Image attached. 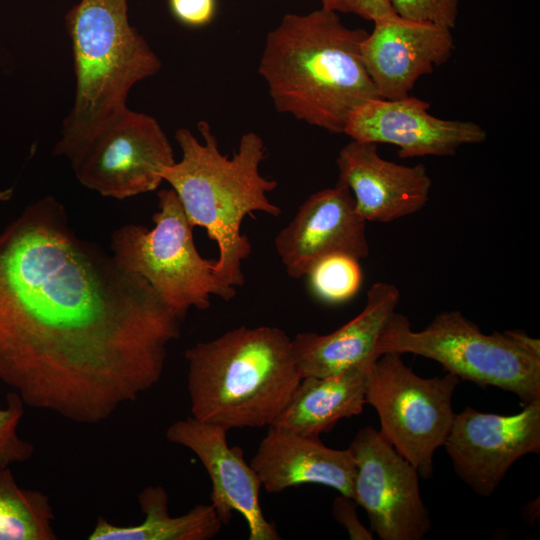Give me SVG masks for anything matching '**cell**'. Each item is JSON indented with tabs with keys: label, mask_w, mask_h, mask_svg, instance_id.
I'll return each mask as SVG.
<instances>
[{
	"label": "cell",
	"mask_w": 540,
	"mask_h": 540,
	"mask_svg": "<svg viewBox=\"0 0 540 540\" xmlns=\"http://www.w3.org/2000/svg\"><path fill=\"white\" fill-rule=\"evenodd\" d=\"M183 319L80 238L46 196L0 233V382L25 405L97 424L162 377Z\"/></svg>",
	"instance_id": "obj_1"
},
{
	"label": "cell",
	"mask_w": 540,
	"mask_h": 540,
	"mask_svg": "<svg viewBox=\"0 0 540 540\" xmlns=\"http://www.w3.org/2000/svg\"><path fill=\"white\" fill-rule=\"evenodd\" d=\"M366 35L322 7L285 14L268 33L258 68L276 110L343 133L358 106L380 98L361 57Z\"/></svg>",
	"instance_id": "obj_2"
},
{
	"label": "cell",
	"mask_w": 540,
	"mask_h": 540,
	"mask_svg": "<svg viewBox=\"0 0 540 540\" xmlns=\"http://www.w3.org/2000/svg\"><path fill=\"white\" fill-rule=\"evenodd\" d=\"M197 128L203 142L186 128L176 131L182 158L164 168L162 179L177 194L189 223L203 227L217 243L214 275L233 287L243 286L242 262L250 256L252 247L241 234V224L245 216L257 211L281 215L279 206L267 197L277 182L259 172L266 147L257 133H244L238 150L229 158L220 152L206 121H200Z\"/></svg>",
	"instance_id": "obj_3"
},
{
	"label": "cell",
	"mask_w": 540,
	"mask_h": 540,
	"mask_svg": "<svg viewBox=\"0 0 540 540\" xmlns=\"http://www.w3.org/2000/svg\"><path fill=\"white\" fill-rule=\"evenodd\" d=\"M191 416L232 428L270 427L302 377L292 339L271 326H240L184 354Z\"/></svg>",
	"instance_id": "obj_4"
},
{
	"label": "cell",
	"mask_w": 540,
	"mask_h": 540,
	"mask_svg": "<svg viewBox=\"0 0 540 540\" xmlns=\"http://www.w3.org/2000/svg\"><path fill=\"white\" fill-rule=\"evenodd\" d=\"M75 75L73 105L53 154L71 160L95 132L127 107L141 80L161 61L129 23L127 0H80L65 15Z\"/></svg>",
	"instance_id": "obj_5"
},
{
	"label": "cell",
	"mask_w": 540,
	"mask_h": 540,
	"mask_svg": "<svg viewBox=\"0 0 540 540\" xmlns=\"http://www.w3.org/2000/svg\"><path fill=\"white\" fill-rule=\"evenodd\" d=\"M377 350L380 355L411 353L432 359L460 380L514 393L523 406L540 400V357L507 331L483 333L458 310L439 313L421 331H413L408 318L395 312Z\"/></svg>",
	"instance_id": "obj_6"
},
{
	"label": "cell",
	"mask_w": 540,
	"mask_h": 540,
	"mask_svg": "<svg viewBox=\"0 0 540 540\" xmlns=\"http://www.w3.org/2000/svg\"><path fill=\"white\" fill-rule=\"evenodd\" d=\"M158 207L152 229L126 224L113 232L115 260L148 281L183 320L192 307L208 309L211 295L225 301L235 297V287L214 275L213 260L197 251L193 226L173 189L158 192Z\"/></svg>",
	"instance_id": "obj_7"
},
{
	"label": "cell",
	"mask_w": 540,
	"mask_h": 540,
	"mask_svg": "<svg viewBox=\"0 0 540 540\" xmlns=\"http://www.w3.org/2000/svg\"><path fill=\"white\" fill-rule=\"evenodd\" d=\"M460 381L451 373L420 377L397 353L382 354L368 371L365 403L378 413L380 432L422 478L433 476L434 453L451 429Z\"/></svg>",
	"instance_id": "obj_8"
},
{
	"label": "cell",
	"mask_w": 540,
	"mask_h": 540,
	"mask_svg": "<svg viewBox=\"0 0 540 540\" xmlns=\"http://www.w3.org/2000/svg\"><path fill=\"white\" fill-rule=\"evenodd\" d=\"M70 162L80 184L122 200L156 190L164 168L175 159L158 121L126 107L108 119Z\"/></svg>",
	"instance_id": "obj_9"
},
{
	"label": "cell",
	"mask_w": 540,
	"mask_h": 540,
	"mask_svg": "<svg viewBox=\"0 0 540 540\" xmlns=\"http://www.w3.org/2000/svg\"><path fill=\"white\" fill-rule=\"evenodd\" d=\"M356 465L354 496L371 530L382 540H420L432 522L420 494L419 474L387 438L371 426L350 443Z\"/></svg>",
	"instance_id": "obj_10"
},
{
	"label": "cell",
	"mask_w": 540,
	"mask_h": 540,
	"mask_svg": "<svg viewBox=\"0 0 540 540\" xmlns=\"http://www.w3.org/2000/svg\"><path fill=\"white\" fill-rule=\"evenodd\" d=\"M513 415L472 407L455 414L444 447L458 477L478 495L490 497L509 468L540 453V400Z\"/></svg>",
	"instance_id": "obj_11"
},
{
	"label": "cell",
	"mask_w": 540,
	"mask_h": 540,
	"mask_svg": "<svg viewBox=\"0 0 540 540\" xmlns=\"http://www.w3.org/2000/svg\"><path fill=\"white\" fill-rule=\"evenodd\" d=\"M429 107L410 95L370 99L351 113L343 133L351 140L395 145L400 158L453 156L463 145L486 140L487 131L479 124L437 118Z\"/></svg>",
	"instance_id": "obj_12"
},
{
	"label": "cell",
	"mask_w": 540,
	"mask_h": 540,
	"mask_svg": "<svg viewBox=\"0 0 540 540\" xmlns=\"http://www.w3.org/2000/svg\"><path fill=\"white\" fill-rule=\"evenodd\" d=\"M225 428L193 416L173 422L166 430L169 442L192 451L207 471L212 484L211 505L223 524L240 513L249 530V540H280L276 526L260 506L261 481L239 446L230 447Z\"/></svg>",
	"instance_id": "obj_13"
},
{
	"label": "cell",
	"mask_w": 540,
	"mask_h": 540,
	"mask_svg": "<svg viewBox=\"0 0 540 540\" xmlns=\"http://www.w3.org/2000/svg\"><path fill=\"white\" fill-rule=\"evenodd\" d=\"M274 245L286 273L294 279L307 276L330 255L347 254L359 260L369 255L366 221L350 190L339 183L309 196Z\"/></svg>",
	"instance_id": "obj_14"
},
{
	"label": "cell",
	"mask_w": 540,
	"mask_h": 540,
	"mask_svg": "<svg viewBox=\"0 0 540 540\" xmlns=\"http://www.w3.org/2000/svg\"><path fill=\"white\" fill-rule=\"evenodd\" d=\"M451 29L398 15L374 22L361 42L363 64L377 94L383 99L409 95L422 76L451 57Z\"/></svg>",
	"instance_id": "obj_15"
},
{
	"label": "cell",
	"mask_w": 540,
	"mask_h": 540,
	"mask_svg": "<svg viewBox=\"0 0 540 540\" xmlns=\"http://www.w3.org/2000/svg\"><path fill=\"white\" fill-rule=\"evenodd\" d=\"M337 183L353 195L366 222L389 223L420 211L432 180L425 165H401L382 158L377 144L351 140L336 159Z\"/></svg>",
	"instance_id": "obj_16"
},
{
	"label": "cell",
	"mask_w": 540,
	"mask_h": 540,
	"mask_svg": "<svg viewBox=\"0 0 540 540\" xmlns=\"http://www.w3.org/2000/svg\"><path fill=\"white\" fill-rule=\"evenodd\" d=\"M250 465L269 493L302 484H320L342 495L354 496L356 465L350 450L327 447L319 437L270 426Z\"/></svg>",
	"instance_id": "obj_17"
},
{
	"label": "cell",
	"mask_w": 540,
	"mask_h": 540,
	"mask_svg": "<svg viewBox=\"0 0 540 540\" xmlns=\"http://www.w3.org/2000/svg\"><path fill=\"white\" fill-rule=\"evenodd\" d=\"M400 301L398 288L377 282L367 293L363 310L335 331L298 333L292 339L301 377H328L381 356L379 338Z\"/></svg>",
	"instance_id": "obj_18"
},
{
	"label": "cell",
	"mask_w": 540,
	"mask_h": 540,
	"mask_svg": "<svg viewBox=\"0 0 540 540\" xmlns=\"http://www.w3.org/2000/svg\"><path fill=\"white\" fill-rule=\"evenodd\" d=\"M375 361L363 362L333 376L303 377L272 426L320 437L339 420L361 414L366 404L368 371Z\"/></svg>",
	"instance_id": "obj_19"
},
{
	"label": "cell",
	"mask_w": 540,
	"mask_h": 540,
	"mask_svg": "<svg viewBox=\"0 0 540 540\" xmlns=\"http://www.w3.org/2000/svg\"><path fill=\"white\" fill-rule=\"evenodd\" d=\"M144 520L119 526L98 517L89 540H209L221 531L223 522L211 504H197L187 513L170 516L169 497L162 486H147L137 496Z\"/></svg>",
	"instance_id": "obj_20"
},
{
	"label": "cell",
	"mask_w": 540,
	"mask_h": 540,
	"mask_svg": "<svg viewBox=\"0 0 540 540\" xmlns=\"http://www.w3.org/2000/svg\"><path fill=\"white\" fill-rule=\"evenodd\" d=\"M49 497L20 487L10 470L0 471V540H56Z\"/></svg>",
	"instance_id": "obj_21"
},
{
	"label": "cell",
	"mask_w": 540,
	"mask_h": 540,
	"mask_svg": "<svg viewBox=\"0 0 540 540\" xmlns=\"http://www.w3.org/2000/svg\"><path fill=\"white\" fill-rule=\"evenodd\" d=\"M359 261L347 254H334L318 261L307 274L313 293L329 303L351 299L363 280Z\"/></svg>",
	"instance_id": "obj_22"
},
{
	"label": "cell",
	"mask_w": 540,
	"mask_h": 540,
	"mask_svg": "<svg viewBox=\"0 0 540 540\" xmlns=\"http://www.w3.org/2000/svg\"><path fill=\"white\" fill-rule=\"evenodd\" d=\"M24 405L18 393L12 390L6 396V407H0V471L25 462L34 454V445L17 433Z\"/></svg>",
	"instance_id": "obj_23"
},
{
	"label": "cell",
	"mask_w": 540,
	"mask_h": 540,
	"mask_svg": "<svg viewBox=\"0 0 540 540\" xmlns=\"http://www.w3.org/2000/svg\"><path fill=\"white\" fill-rule=\"evenodd\" d=\"M400 17L438 24L453 29L460 0H389Z\"/></svg>",
	"instance_id": "obj_24"
},
{
	"label": "cell",
	"mask_w": 540,
	"mask_h": 540,
	"mask_svg": "<svg viewBox=\"0 0 540 540\" xmlns=\"http://www.w3.org/2000/svg\"><path fill=\"white\" fill-rule=\"evenodd\" d=\"M169 10L180 24L200 28L215 17L217 0H168Z\"/></svg>",
	"instance_id": "obj_25"
},
{
	"label": "cell",
	"mask_w": 540,
	"mask_h": 540,
	"mask_svg": "<svg viewBox=\"0 0 540 540\" xmlns=\"http://www.w3.org/2000/svg\"><path fill=\"white\" fill-rule=\"evenodd\" d=\"M321 3L326 10L352 13L373 23L397 15L389 0H321Z\"/></svg>",
	"instance_id": "obj_26"
},
{
	"label": "cell",
	"mask_w": 540,
	"mask_h": 540,
	"mask_svg": "<svg viewBox=\"0 0 540 540\" xmlns=\"http://www.w3.org/2000/svg\"><path fill=\"white\" fill-rule=\"evenodd\" d=\"M357 506L353 498L341 494L333 502V516L347 530L350 539L372 540L371 532L358 519Z\"/></svg>",
	"instance_id": "obj_27"
},
{
	"label": "cell",
	"mask_w": 540,
	"mask_h": 540,
	"mask_svg": "<svg viewBox=\"0 0 540 540\" xmlns=\"http://www.w3.org/2000/svg\"><path fill=\"white\" fill-rule=\"evenodd\" d=\"M508 334L524 349L531 354L540 357V341L532 338L520 330H507Z\"/></svg>",
	"instance_id": "obj_28"
},
{
	"label": "cell",
	"mask_w": 540,
	"mask_h": 540,
	"mask_svg": "<svg viewBox=\"0 0 540 540\" xmlns=\"http://www.w3.org/2000/svg\"><path fill=\"white\" fill-rule=\"evenodd\" d=\"M527 507H528L527 513L530 519L534 520L536 517H538L539 509L536 510V508L539 507L538 500H537V503H536V500L533 501L532 503H528Z\"/></svg>",
	"instance_id": "obj_29"
},
{
	"label": "cell",
	"mask_w": 540,
	"mask_h": 540,
	"mask_svg": "<svg viewBox=\"0 0 540 540\" xmlns=\"http://www.w3.org/2000/svg\"><path fill=\"white\" fill-rule=\"evenodd\" d=\"M12 195H13V188L0 190V202L10 200Z\"/></svg>",
	"instance_id": "obj_30"
}]
</instances>
